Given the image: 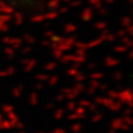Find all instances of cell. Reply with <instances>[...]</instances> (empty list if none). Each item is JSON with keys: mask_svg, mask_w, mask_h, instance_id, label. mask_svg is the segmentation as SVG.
Here are the masks:
<instances>
[{"mask_svg": "<svg viewBox=\"0 0 133 133\" xmlns=\"http://www.w3.org/2000/svg\"><path fill=\"white\" fill-rule=\"evenodd\" d=\"M0 1H2V0H0Z\"/></svg>", "mask_w": 133, "mask_h": 133, "instance_id": "6da1fadb", "label": "cell"}]
</instances>
